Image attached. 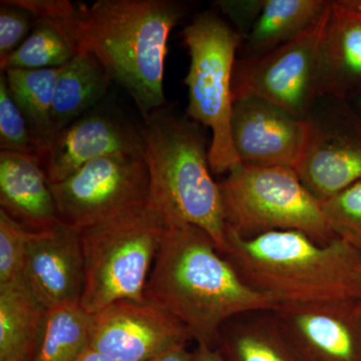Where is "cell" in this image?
<instances>
[{
  "label": "cell",
  "instance_id": "484cf974",
  "mask_svg": "<svg viewBox=\"0 0 361 361\" xmlns=\"http://www.w3.org/2000/svg\"><path fill=\"white\" fill-rule=\"evenodd\" d=\"M325 219L336 238L361 253V179L322 201Z\"/></svg>",
  "mask_w": 361,
  "mask_h": 361
},
{
  "label": "cell",
  "instance_id": "83f0119b",
  "mask_svg": "<svg viewBox=\"0 0 361 361\" xmlns=\"http://www.w3.org/2000/svg\"><path fill=\"white\" fill-rule=\"evenodd\" d=\"M35 18L28 11L2 0L0 6V61L18 49L32 32Z\"/></svg>",
  "mask_w": 361,
  "mask_h": 361
},
{
  "label": "cell",
  "instance_id": "7a4b0ae2",
  "mask_svg": "<svg viewBox=\"0 0 361 361\" xmlns=\"http://www.w3.org/2000/svg\"><path fill=\"white\" fill-rule=\"evenodd\" d=\"M82 47L101 61L111 82L134 99L142 118L164 108L169 35L183 16L171 0H97L78 4Z\"/></svg>",
  "mask_w": 361,
  "mask_h": 361
},
{
  "label": "cell",
  "instance_id": "ac0fdd59",
  "mask_svg": "<svg viewBox=\"0 0 361 361\" xmlns=\"http://www.w3.org/2000/svg\"><path fill=\"white\" fill-rule=\"evenodd\" d=\"M111 82L101 61L87 49H80L75 58L61 66L52 102V139L99 106Z\"/></svg>",
  "mask_w": 361,
  "mask_h": 361
},
{
  "label": "cell",
  "instance_id": "2e32d148",
  "mask_svg": "<svg viewBox=\"0 0 361 361\" xmlns=\"http://www.w3.org/2000/svg\"><path fill=\"white\" fill-rule=\"evenodd\" d=\"M320 94H361V0L329 1L320 47Z\"/></svg>",
  "mask_w": 361,
  "mask_h": 361
},
{
  "label": "cell",
  "instance_id": "1f68e13d",
  "mask_svg": "<svg viewBox=\"0 0 361 361\" xmlns=\"http://www.w3.org/2000/svg\"><path fill=\"white\" fill-rule=\"evenodd\" d=\"M194 361H226L221 355L219 349L206 345V344H197L193 351Z\"/></svg>",
  "mask_w": 361,
  "mask_h": 361
},
{
  "label": "cell",
  "instance_id": "5b68a950",
  "mask_svg": "<svg viewBox=\"0 0 361 361\" xmlns=\"http://www.w3.org/2000/svg\"><path fill=\"white\" fill-rule=\"evenodd\" d=\"M166 231L148 204L80 231L85 289L80 306L96 314L120 300H145V289Z\"/></svg>",
  "mask_w": 361,
  "mask_h": 361
},
{
  "label": "cell",
  "instance_id": "7402d4cb",
  "mask_svg": "<svg viewBox=\"0 0 361 361\" xmlns=\"http://www.w3.org/2000/svg\"><path fill=\"white\" fill-rule=\"evenodd\" d=\"M45 311L25 280L0 285V361H32Z\"/></svg>",
  "mask_w": 361,
  "mask_h": 361
},
{
  "label": "cell",
  "instance_id": "d590c367",
  "mask_svg": "<svg viewBox=\"0 0 361 361\" xmlns=\"http://www.w3.org/2000/svg\"><path fill=\"white\" fill-rule=\"evenodd\" d=\"M357 304H358V310H360V313L361 315V300H357Z\"/></svg>",
  "mask_w": 361,
  "mask_h": 361
},
{
  "label": "cell",
  "instance_id": "f546056e",
  "mask_svg": "<svg viewBox=\"0 0 361 361\" xmlns=\"http://www.w3.org/2000/svg\"><path fill=\"white\" fill-rule=\"evenodd\" d=\"M13 6L28 11L37 18H63L70 20L78 13V4L68 0H6Z\"/></svg>",
  "mask_w": 361,
  "mask_h": 361
},
{
  "label": "cell",
  "instance_id": "9a60e30c",
  "mask_svg": "<svg viewBox=\"0 0 361 361\" xmlns=\"http://www.w3.org/2000/svg\"><path fill=\"white\" fill-rule=\"evenodd\" d=\"M144 153L141 126L101 104L54 135L42 159L47 178L59 183L102 157Z\"/></svg>",
  "mask_w": 361,
  "mask_h": 361
},
{
  "label": "cell",
  "instance_id": "8992f818",
  "mask_svg": "<svg viewBox=\"0 0 361 361\" xmlns=\"http://www.w3.org/2000/svg\"><path fill=\"white\" fill-rule=\"evenodd\" d=\"M228 231L251 238L272 231H298L317 243L336 239L322 202L295 171L239 164L219 183Z\"/></svg>",
  "mask_w": 361,
  "mask_h": 361
},
{
  "label": "cell",
  "instance_id": "3957f363",
  "mask_svg": "<svg viewBox=\"0 0 361 361\" xmlns=\"http://www.w3.org/2000/svg\"><path fill=\"white\" fill-rule=\"evenodd\" d=\"M227 239L223 255L240 277L279 303L355 299L361 253L343 240L322 245L298 231H272L251 238L227 231Z\"/></svg>",
  "mask_w": 361,
  "mask_h": 361
},
{
  "label": "cell",
  "instance_id": "d4e9b609",
  "mask_svg": "<svg viewBox=\"0 0 361 361\" xmlns=\"http://www.w3.org/2000/svg\"><path fill=\"white\" fill-rule=\"evenodd\" d=\"M0 148L42 161L47 147L9 94L6 75L0 77Z\"/></svg>",
  "mask_w": 361,
  "mask_h": 361
},
{
  "label": "cell",
  "instance_id": "5bb4252c",
  "mask_svg": "<svg viewBox=\"0 0 361 361\" xmlns=\"http://www.w3.org/2000/svg\"><path fill=\"white\" fill-rule=\"evenodd\" d=\"M23 277L45 310L80 304L85 289L80 231L61 222L42 231H30Z\"/></svg>",
  "mask_w": 361,
  "mask_h": 361
},
{
  "label": "cell",
  "instance_id": "4316f807",
  "mask_svg": "<svg viewBox=\"0 0 361 361\" xmlns=\"http://www.w3.org/2000/svg\"><path fill=\"white\" fill-rule=\"evenodd\" d=\"M30 232L0 210V285L25 280L23 268Z\"/></svg>",
  "mask_w": 361,
  "mask_h": 361
},
{
  "label": "cell",
  "instance_id": "ffe728a7",
  "mask_svg": "<svg viewBox=\"0 0 361 361\" xmlns=\"http://www.w3.org/2000/svg\"><path fill=\"white\" fill-rule=\"evenodd\" d=\"M327 4L324 0H264L257 20L242 42L241 59L262 56L296 39L319 20Z\"/></svg>",
  "mask_w": 361,
  "mask_h": 361
},
{
  "label": "cell",
  "instance_id": "30bf717a",
  "mask_svg": "<svg viewBox=\"0 0 361 361\" xmlns=\"http://www.w3.org/2000/svg\"><path fill=\"white\" fill-rule=\"evenodd\" d=\"M307 122V146L295 172L322 202L361 179V116L317 101Z\"/></svg>",
  "mask_w": 361,
  "mask_h": 361
},
{
  "label": "cell",
  "instance_id": "52a82bcc",
  "mask_svg": "<svg viewBox=\"0 0 361 361\" xmlns=\"http://www.w3.org/2000/svg\"><path fill=\"white\" fill-rule=\"evenodd\" d=\"M190 54L185 84L189 92L188 118L212 130L209 163L212 173L230 172L240 161L231 135L234 97L233 71L243 37L213 13H202L183 30Z\"/></svg>",
  "mask_w": 361,
  "mask_h": 361
},
{
  "label": "cell",
  "instance_id": "e0dca14e",
  "mask_svg": "<svg viewBox=\"0 0 361 361\" xmlns=\"http://www.w3.org/2000/svg\"><path fill=\"white\" fill-rule=\"evenodd\" d=\"M0 205L28 231L61 222L51 182L42 161L32 157L0 151Z\"/></svg>",
  "mask_w": 361,
  "mask_h": 361
},
{
  "label": "cell",
  "instance_id": "ba28073f",
  "mask_svg": "<svg viewBox=\"0 0 361 361\" xmlns=\"http://www.w3.org/2000/svg\"><path fill=\"white\" fill-rule=\"evenodd\" d=\"M149 187L144 153L102 157L51 183L59 221L78 231L147 205Z\"/></svg>",
  "mask_w": 361,
  "mask_h": 361
},
{
  "label": "cell",
  "instance_id": "6da1fadb",
  "mask_svg": "<svg viewBox=\"0 0 361 361\" xmlns=\"http://www.w3.org/2000/svg\"><path fill=\"white\" fill-rule=\"evenodd\" d=\"M145 298L179 319L197 344L212 348L229 320L279 305L249 286L205 231L182 223L166 225Z\"/></svg>",
  "mask_w": 361,
  "mask_h": 361
},
{
  "label": "cell",
  "instance_id": "d6986e66",
  "mask_svg": "<svg viewBox=\"0 0 361 361\" xmlns=\"http://www.w3.org/2000/svg\"><path fill=\"white\" fill-rule=\"evenodd\" d=\"M216 348L226 361H300L273 311L229 320L221 329Z\"/></svg>",
  "mask_w": 361,
  "mask_h": 361
},
{
  "label": "cell",
  "instance_id": "d6a6232c",
  "mask_svg": "<svg viewBox=\"0 0 361 361\" xmlns=\"http://www.w3.org/2000/svg\"><path fill=\"white\" fill-rule=\"evenodd\" d=\"M77 361H116L113 358L109 357V356L103 355V353H99L96 349L87 348L85 349L84 353L80 356V358Z\"/></svg>",
  "mask_w": 361,
  "mask_h": 361
},
{
  "label": "cell",
  "instance_id": "836d02e7",
  "mask_svg": "<svg viewBox=\"0 0 361 361\" xmlns=\"http://www.w3.org/2000/svg\"><path fill=\"white\" fill-rule=\"evenodd\" d=\"M355 298L356 300H361V261L356 273L355 285Z\"/></svg>",
  "mask_w": 361,
  "mask_h": 361
},
{
  "label": "cell",
  "instance_id": "8fae6325",
  "mask_svg": "<svg viewBox=\"0 0 361 361\" xmlns=\"http://www.w3.org/2000/svg\"><path fill=\"white\" fill-rule=\"evenodd\" d=\"M192 336L179 319L145 300H120L94 314L90 346L116 361H149Z\"/></svg>",
  "mask_w": 361,
  "mask_h": 361
},
{
  "label": "cell",
  "instance_id": "277c9868",
  "mask_svg": "<svg viewBox=\"0 0 361 361\" xmlns=\"http://www.w3.org/2000/svg\"><path fill=\"white\" fill-rule=\"evenodd\" d=\"M149 171L148 205L166 225L196 226L227 250V224L219 183L214 180L200 126L159 109L141 126Z\"/></svg>",
  "mask_w": 361,
  "mask_h": 361
},
{
  "label": "cell",
  "instance_id": "9c48e42d",
  "mask_svg": "<svg viewBox=\"0 0 361 361\" xmlns=\"http://www.w3.org/2000/svg\"><path fill=\"white\" fill-rule=\"evenodd\" d=\"M327 6L319 20L296 39L262 56L237 59L232 80L234 101L260 97L307 120L322 97L320 47Z\"/></svg>",
  "mask_w": 361,
  "mask_h": 361
},
{
  "label": "cell",
  "instance_id": "e575fe53",
  "mask_svg": "<svg viewBox=\"0 0 361 361\" xmlns=\"http://www.w3.org/2000/svg\"><path fill=\"white\" fill-rule=\"evenodd\" d=\"M360 94V97H358L357 104H358V108H360V114H358V115L361 116V94Z\"/></svg>",
  "mask_w": 361,
  "mask_h": 361
},
{
  "label": "cell",
  "instance_id": "4dcf8cb0",
  "mask_svg": "<svg viewBox=\"0 0 361 361\" xmlns=\"http://www.w3.org/2000/svg\"><path fill=\"white\" fill-rule=\"evenodd\" d=\"M149 361H194L193 351L188 350L187 344H180Z\"/></svg>",
  "mask_w": 361,
  "mask_h": 361
},
{
  "label": "cell",
  "instance_id": "4fadbf2b",
  "mask_svg": "<svg viewBox=\"0 0 361 361\" xmlns=\"http://www.w3.org/2000/svg\"><path fill=\"white\" fill-rule=\"evenodd\" d=\"M231 135L240 163L295 171L307 146L310 125L276 104L248 96L234 101Z\"/></svg>",
  "mask_w": 361,
  "mask_h": 361
},
{
  "label": "cell",
  "instance_id": "44dd1931",
  "mask_svg": "<svg viewBox=\"0 0 361 361\" xmlns=\"http://www.w3.org/2000/svg\"><path fill=\"white\" fill-rule=\"evenodd\" d=\"M77 16L70 20L37 18L23 44L0 61L1 73L7 70H42L61 68L82 49Z\"/></svg>",
  "mask_w": 361,
  "mask_h": 361
},
{
  "label": "cell",
  "instance_id": "f1b7e54d",
  "mask_svg": "<svg viewBox=\"0 0 361 361\" xmlns=\"http://www.w3.org/2000/svg\"><path fill=\"white\" fill-rule=\"evenodd\" d=\"M217 6L228 18H231L236 25L235 30L244 39L257 20L264 6V0H222L218 2Z\"/></svg>",
  "mask_w": 361,
  "mask_h": 361
},
{
  "label": "cell",
  "instance_id": "cb8c5ba5",
  "mask_svg": "<svg viewBox=\"0 0 361 361\" xmlns=\"http://www.w3.org/2000/svg\"><path fill=\"white\" fill-rule=\"evenodd\" d=\"M61 68H16L4 73L9 94L47 149L52 140V102Z\"/></svg>",
  "mask_w": 361,
  "mask_h": 361
},
{
  "label": "cell",
  "instance_id": "7c38bea8",
  "mask_svg": "<svg viewBox=\"0 0 361 361\" xmlns=\"http://www.w3.org/2000/svg\"><path fill=\"white\" fill-rule=\"evenodd\" d=\"M300 361H361L357 300L279 303L273 310Z\"/></svg>",
  "mask_w": 361,
  "mask_h": 361
},
{
  "label": "cell",
  "instance_id": "603a6c76",
  "mask_svg": "<svg viewBox=\"0 0 361 361\" xmlns=\"http://www.w3.org/2000/svg\"><path fill=\"white\" fill-rule=\"evenodd\" d=\"M92 323L80 304L45 311L32 361H77L90 346Z\"/></svg>",
  "mask_w": 361,
  "mask_h": 361
}]
</instances>
